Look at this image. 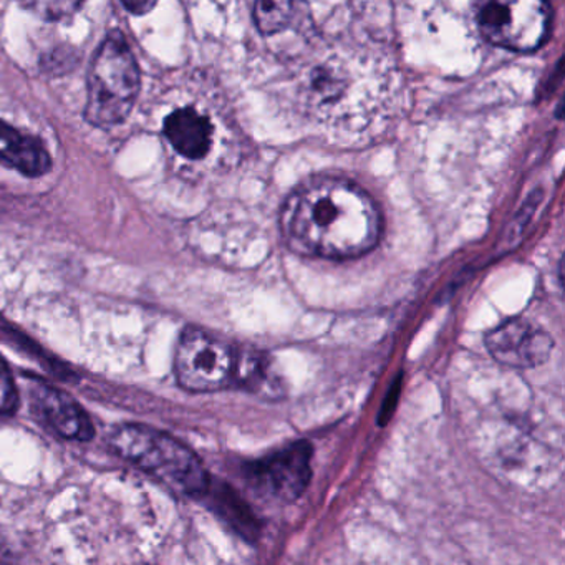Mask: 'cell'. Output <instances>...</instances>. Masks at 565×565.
I'll list each match as a JSON object with an SVG mask.
<instances>
[{
	"label": "cell",
	"mask_w": 565,
	"mask_h": 565,
	"mask_svg": "<svg viewBox=\"0 0 565 565\" xmlns=\"http://www.w3.org/2000/svg\"><path fill=\"white\" fill-rule=\"evenodd\" d=\"M19 392L8 362L0 356V415H11L18 409Z\"/></svg>",
	"instance_id": "14"
},
{
	"label": "cell",
	"mask_w": 565,
	"mask_h": 565,
	"mask_svg": "<svg viewBox=\"0 0 565 565\" xmlns=\"http://www.w3.org/2000/svg\"><path fill=\"white\" fill-rule=\"evenodd\" d=\"M108 445L174 494L201 498L210 489V472L200 456L168 433L140 423H125L115 426Z\"/></svg>",
	"instance_id": "2"
},
{
	"label": "cell",
	"mask_w": 565,
	"mask_h": 565,
	"mask_svg": "<svg viewBox=\"0 0 565 565\" xmlns=\"http://www.w3.org/2000/svg\"><path fill=\"white\" fill-rule=\"evenodd\" d=\"M312 455L309 441H296L266 458L247 462L244 476L263 498L296 501L312 479Z\"/></svg>",
	"instance_id": "6"
},
{
	"label": "cell",
	"mask_w": 565,
	"mask_h": 565,
	"mask_svg": "<svg viewBox=\"0 0 565 565\" xmlns=\"http://www.w3.org/2000/svg\"><path fill=\"white\" fill-rule=\"evenodd\" d=\"M234 382H239L250 393L267 398L282 395V383L274 370L273 362L259 352L236 353Z\"/></svg>",
	"instance_id": "11"
},
{
	"label": "cell",
	"mask_w": 565,
	"mask_h": 565,
	"mask_svg": "<svg viewBox=\"0 0 565 565\" xmlns=\"http://www.w3.org/2000/svg\"><path fill=\"white\" fill-rule=\"evenodd\" d=\"M481 34L499 47L532 52L544 44L551 32V8L537 0L489 2L478 11Z\"/></svg>",
	"instance_id": "5"
},
{
	"label": "cell",
	"mask_w": 565,
	"mask_h": 565,
	"mask_svg": "<svg viewBox=\"0 0 565 565\" xmlns=\"http://www.w3.org/2000/svg\"><path fill=\"white\" fill-rule=\"evenodd\" d=\"M141 74L134 51L120 31H111L88 71L85 118L98 128L124 124L137 104Z\"/></svg>",
	"instance_id": "3"
},
{
	"label": "cell",
	"mask_w": 565,
	"mask_h": 565,
	"mask_svg": "<svg viewBox=\"0 0 565 565\" xmlns=\"http://www.w3.org/2000/svg\"><path fill=\"white\" fill-rule=\"evenodd\" d=\"M284 239L297 254L353 259L369 253L382 234L375 201L352 181L319 177L297 188L284 204Z\"/></svg>",
	"instance_id": "1"
},
{
	"label": "cell",
	"mask_w": 565,
	"mask_h": 565,
	"mask_svg": "<svg viewBox=\"0 0 565 565\" xmlns=\"http://www.w3.org/2000/svg\"><path fill=\"white\" fill-rule=\"evenodd\" d=\"M0 163L29 178L44 177L52 170V157L44 141L22 134L4 120H0Z\"/></svg>",
	"instance_id": "9"
},
{
	"label": "cell",
	"mask_w": 565,
	"mask_h": 565,
	"mask_svg": "<svg viewBox=\"0 0 565 565\" xmlns=\"http://www.w3.org/2000/svg\"><path fill=\"white\" fill-rule=\"evenodd\" d=\"M163 131L171 147L188 160H203L213 145V124L196 108H180L168 115Z\"/></svg>",
	"instance_id": "10"
},
{
	"label": "cell",
	"mask_w": 565,
	"mask_h": 565,
	"mask_svg": "<svg viewBox=\"0 0 565 565\" xmlns=\"http://www.w3.org/2000/svg\"><path fill=\"white\" fill-rule=\"evenodd\" d=\"M124 8L127 11H130L134 15H143L147 14L150 9L154 8V4H148V2H135V4H127L124 2Z\"/></svg>",
	"instance_id": "17"
},
{
	"label": "cell",
	"mask_w": 565,
	"mask_h": 565,
	"mask_svg": "<svg viewBox=\"0 0 565 565\" xmlns=\"http://www.w3.org/2000/svg\"><path fill=\"white\" fill-rule=\"evenodd\" d=\"M14 551H12L8 539H6L2 531H0V565H14Z\"/></svg>",
	"instance_id": "16"
},
{
	"label": "cell",
	"mask_w": 565,
	"mask_h": 565,
	"mask_svg": "<svg viewBox=\"0 0 565 565\" xmlns=\"http://www.w3.org/2000/svg\"><path fill=\"white\" fill-rule=\"evenodd\" d=\"M299 9L300 6L292 2H257L254 6V21L263 34H279L297 21Z\"/></svg>",
	"instance_id": "13"
},
{
	"label": "cell",
	"mask_w": 565,
	"mask_h": 565,
	"mask_svg": "<svg viewBox=\"0 0 565 565\" xmlns=\"http://www.w3.org/2000/svg\"><path fill=\"white\" fill-rule=\"evenodd\" d=\"M484 343L495 362L519 370L542 365L554 349L551 335L527 319L505 320L486 335Z\"/></svg>",
	"instance_id": "7"
},
{
	"label": "cell",
	"mask_w": 565,
	"mask_h": 565,
	"mask_svg": "<svg viewBox=\"0 0 565 565\" xmlns=\"http://www.w3.org/2000/svg\"><path fill=\"white\" fill-rule=\"evenodd\" d=\"M206 494L213 495V505L224 521L233 525L234 531L239 532L246 539H253L257 534L256 518L250 512L249 505L227 486H214L211 482Z\"/></svg>",
	"instance_id": "12"
},
{
	"label": "cell",
	"mask_w": 565,
	"mask_h": 565,
	"mask_svg": "<svg viewBox=\"0 0 565 565\" xmlns=\"http://www.w3.org/2000/svg\"><path fill=\"white\" fill-rule=\"evenodd\" d=\"M31 396L34 408L62 438L74 441H90L94 438L95 426L90 415L64 390L42 380H32Z\"/></svg>",
	"instance_id": "8"
},
{
	"label": "cell",
	"mask_w": 565,
	"mask_h": 565,
	"mask_svg": "<svg viewBox=\"0 0 565 565\" xmlns=\"http://www.w3.org/2000/svg\"><path fill=\"white\" fill-rule=\"evenodd\" d=\"M236 350L220 337L196 327L181 333L174 353L178 383L188 392H220L234 382Z\"/></svg>",
	"instance_id": "4"
},
{
	"label": "cell",
	"mask_w": 565,
	"mask_h": 565,
	"mask_svg": "<svg viewBox=\"0 0 565 565\" xmlns=\"http://www.w3.org/2000/svg\"><path fill=\"white\" fill-rule=\"evenodd\" d=\"M29 8L42 18L49 19V21H61V19L71 15L75 9L81 8V4H77V2H39V4H31Z\"/></svg>",
	"instance_id": "15"
}]
</instances>
